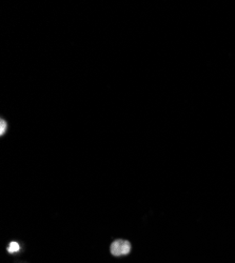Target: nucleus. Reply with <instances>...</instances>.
Segmentation results:
<instances>
[{"label":"nucleus","instance_id":"obj_1","mask_svg":"<svg viewBox=\"0 0 235 263\" xmlns=\"http://www.w3.org/2000/svg\"><path fill=\"white\" fill-rule=\"evenodd\" d=\"M132 251V244L126 239H116L110 245V253L114 257L128 256Z\"/></svg>","mask_w":235,"mask_h":263},{"label":"nucleus","instance_id":"obj_3","mask_svg":"<svg viewBox=\"0 0 235 263\" xmlns=\"http://www.w3.org/2000/svg\"><path fill=\"white\" fill-rule=\"evenodd\" d=\"M7 128H8V125H7V121L2 119V121H0V135L4 136L6 131H7Z\"/></svg>","mask_w":235,"mask_h":263},{"label":"nucleus","instance_id":"obj_2","mask_svg":"<svg viewBox=\"0 0 235 263\" xmlns=\"http://www.w3.org/2000/svg\"><path fill=\"white\" fill-rule=\"evenodd\" d=\"M21 250L20 244L17 241H11L7 247V252L9 254H17Z\"/></svg>","mask_w":235,"mask_h":263}]
</instances>
